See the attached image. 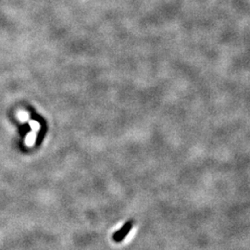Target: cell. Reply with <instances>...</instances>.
<instances>
[{
  "mask_svg": "<svg viewBox=\"0 0 250 250\" xmlns=\"http://www.w3.org/2000/svg\"><path fill=\"white\" fill-rule=\"evenodd\" d=\"M30 126L31 128L34 131V132H37L39 129H40V124L35 121H30Z\"/></svg>",
  "mask_w": 250,
  "mask_h": 250,
  "instance_id": "2",
  "label": "cell"
},
{
  "mask_svg": "<svg viewBox=\"0 0 250 250\" xmlns=\"http://www.w3.org/2000/svg\"><path fill=\"white\" fill-rule=\"evenodd\" d=\"M19 117V119L22 120V121H25V120L28 119V115H27V113H25V112H20Z\"/></svg>",
  "mask_w": 250,
  "mask_h": 250,
  "instance_id": "3",
  "label": "cell"
},
{
  "mask_svg": "<svg viewBox=\"0 0 250 250\" xmlns=\"http://www.w3.org/2000/svg\"><path fill=\"white\" fill-rule=\"evenodd\" d=\"M35 139H36V134L34 132L32 133H30L27 134V137L25 139V143L28 146H32L34 142H35Z\"/></svg>",
  "mask_w": 250,
  "mask_h": 250,
  "instance_id": "1",
  "label": "cell"
}]
</instances>
